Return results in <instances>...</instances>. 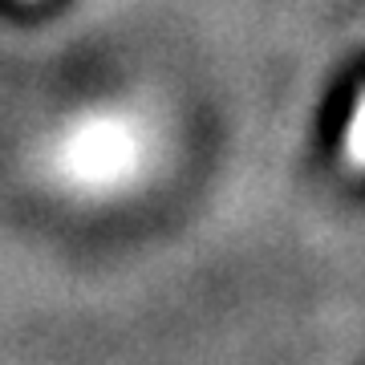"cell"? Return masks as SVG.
<instances>
[{"instance_id":"obj_1","label":"cell","mask_w":365,"mask_h":365,"mask_svg":"<svg viewBox=\"0 0 365 365\" xmlns=\"http://www.w3.org/2000/svg\"><path fill=\"white\" fill-rule=\"evenodd\" d=\"M345 155H349L353 167H365V98L349 122V134H345Z\"/></svg>"}]
</instances>
